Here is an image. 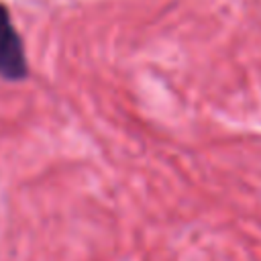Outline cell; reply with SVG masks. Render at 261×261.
Masks as SVG:
<instances>
[{
    "instance_id": "6da1fadb",
    "label": "cell",
    "mask_w": 261,
    "mask_h": 261,
    "mask_svg": "<svg viewBox=\"0 0 261 261\" xmlns=\"http://www.w3.org/2000/svg\"><path fill=\"white\" fill-rule=\"evenodd\" d=\"M29 71L24 41L16 29L10 6L0 0V77L6 82H22L29 77Z\"/></svg>"
}]
</instances>
